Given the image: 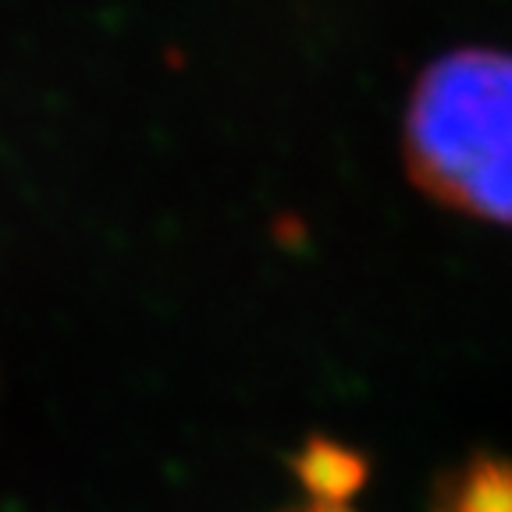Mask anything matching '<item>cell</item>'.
<instances>
[{"instance_id": "cell-1", "label": "cell", "mask_w": 512, "mask_h": 512, "mask_svg": "<svg viewBox=\"0 0 512 512\" xmlns=\"http://www.w3.org/2000/svg\"><path fill=\"white\" fill-rule=\"evenodd\" d=\"M402 157L427 200L512 228V54L473 47L424 68Z\"/></svg>"}, {"instance_id": "cell-2", "label": "cell", "mask_w": 512, "mask_h": 512, "mask_svg": "<svg viewBox=\"0 0 512 512\" xmlns=\"http://www.w3.org/2000/svg\"><path fill=\"white\" fill-rule=\"evenodd\" d=\"M288 466L310 495V502L335 505H349V498L360 495L374 473L367 452L328 438V434H306V441L292 452Z\"/></svg>"}, {"instance_id": "cell-3", "label": "cell", "mask_w": 512, "mask_h": 512, "mask_svg": "<svg viewBox=\"0 0 512 512\" xmlns=\"http://www.w3.org/2000/svg\"><path fill=\"white\" fill-rule=\"evenodd\" d=\"M431 512H512V459L473 452L438 477Z\"/></svg>"}, {"instance_id": "cell-4", "label": "cell", "mask_w": 512, "mask_h": 512, "mask_svg": "<svg viewBox=\"0 0 512 512\" xmlns=\"http://www.w3.org/2000/svg\"><path fill=\"white\" fill-rule=\"evenodd\" d=\"M292 512H356L349 505H335V502H306V505H296Z\"/></svg>"}]
</instances>
